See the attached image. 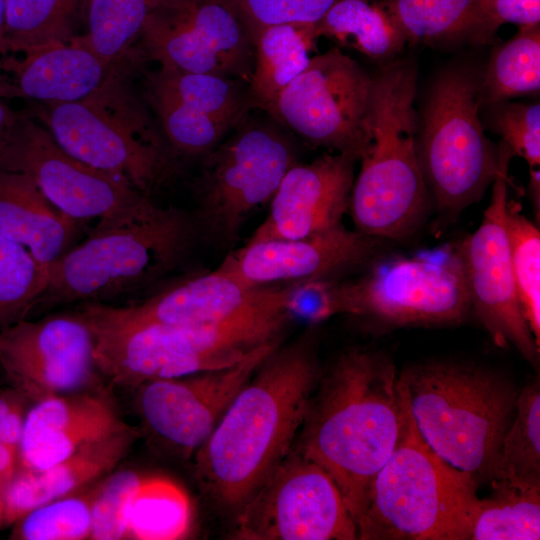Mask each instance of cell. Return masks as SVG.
<instances>
[{"instance_id": "41", "label": "cell", "mask_w": 540, "mask_h": 540, "mask_svg": "<svg viewBox=\"0 0 540 540\" xmlns=\"http://www.w3.org/2000/svg\"><path fill=\"white\" fill-rule=\"evenodd\" d=\"M238 14L253 40L263 28L282 23L316 24L341 0H224Z\"/></svg>"}, {"instance_id": "33", "label": "cell", "mask_w": 540, "mask_h": 540, "mask_svg": "<svg viewBox=\"0 0 540 540\" xmlns=\"http://www.w3.org/2000/svg\"><path fill=\"white\" fill-rule=\"evenodd\" d=\"M88 0H5L6 38L10 53L68 43Z\"/></svg>"}, {"instance_id": "37", "label": "cell", "mask_w": 540, "mask_h": 540, "mask_svg": "<svg viewBox=\"0 0 540 540\" xmlns=\"http://www.w3.org/2000/svg\"><path fill=\"white\" fill-rule=\"evenodd\" d=\"M511 268L522 314L540 344V231L508 199L505 213Z\"/></svg>"}, {"instance_id": "20", "label": "cell", "mask_w": 540, "mask_h": 540, "mask_svg": "<svg viewBox=\"0 0 540 540\" xmlns=\"http://www.w3.org/2000/svg\"><path fill=\"white\" fill-rule=\"evenodd\" d=\"M390 244L342 223L302 238L245 243L216 269L249 287L336 280L383 258Z\"/></svg>"}, {"instance_id": "4", "label": "cell", "mask_w": 540, "mask_h": 540, "mask_svg": "<svg viewBox=\"0 0 540 540\" xmlns=\"http://www.w3.org/2000/svg\"><path fill=\"white\" fill-rule=\"evenodd\" d=\"M416 82L408 61L391 62L373 77L349 198L354 229L390 242L419 229L430 201L416 154Z\"/></svg>"}, {"instance_id": "15", "label": "cell", "mask_w": 540, "mask_h": 540, "mask_svg": "<svg viewBox=\"0 0 540 540\" xmlns=\"http://www.w3.org/2000/svg\"><path fill=\"white\" fill-rule=\"evenodd\" d=\"M498 169L491 199L477 229L456 247L473 313L495 345L515 347L532 364L539 358L537 344L522 314L513 278L505 213L508 202L510 148L497 147Z\"/></svg>"}, {"instance_id": "10", "label": "cell", "mask_w": 540, "mask_h": 540, "mask_svg": "<svg viewBox=\"0 0 540 540\" xmlns=\"http://www.w3.org/2000/svg\"><path fill=\"white\" fill-rule=\"evenodd\" d=\"M294 143L284 127L248 115L202 159L194 181L191 214L198 237L230 248L260 205L270 202L286 172L297 163Z\"/></svg>"}, {"instance_id": "35", "label": "cell", "mask_w": 540, "mask_h": 540, "mask_svg": "<svg viewBox=\"0 0 540 540\" xmlns=\"http://www.w3.org/2000/svg\"><path fill=\"white\" fill-rule=\"evenodd\" d=\"M165 0H88L87 32L78 36L111 65L133 48L148 16Z\"/></svg>"}, {"instance_id": "24", "label": "cell", "mask_w": 540, "mask_h": 540, "mask_svg": "<svg viewBox=\"0 0 540 540\" xmlns=\"http://www.w3.org/2000/svg\"><path fill=\"white\" fill-rule=\"evenodd\" d=\"M84 224L57 209L27 175L0 170V234L48 270L77 243Z\"/></svg>"}, {"instance_id": "14", "label": "cell", "mask_w": 540, "mask_h": 540, "mask_svg": "<svg viewBox=\"0 0 540 540\" xmlns=\"http://www.w3.org/2000/svg\"><path fill=\"white\" fill-rule=\"evenodd\" d=\"M138 41L159 67L250 82L254 40L224 0H165L145 20Z\"/></svg>"}, {"instance_id": "30", "label": "cell", "mask_w": 540, "mask_h": 540, "mask_svg": "<svg viewBox=\"0 0 540 540\" xmlns=\"http://www.w3.org/2000/svg\"><path fill=\"white\" fill-rule=\"evenodd\" d=\"M492 481L540 488V388L535 381L519 392L493 468Z\"/></svg>"}, {"instance_id": "40", "label": "cell", "mask_w": 540, "mask_h": 540, "mask_svg": "<svg viewBox=\"0 0 540 540\" xmlns=\"http://www.w3.org/2000/svg\"><path fill=\"white\" fill-rule=\"evenodd\" d=\"M491 125L514 156L529 168L540 165V106L502 101L492 104Z\"/></svg>"}, {"instance_id": "49", "label": "cell", "mask_w": 540, "mask_h": 540, "mask_svg": "<svg viewBox=\"0 0 540 540\" xmlns=\"http://www.w3.org/2000/svg\"><path fill=\"white\" fill-rule=\"evenodd\" d=\"M3 520V505L2 500L0 499V522Z\"/></svg>"}, {"instance_id": "43", "label": "cell", "mask_w": 540, "mask_h": 540, "mask_svg": "<svg viewBox=\"0 0 540 540\" xmlns=\"http://www.w3.org/2000/svg\"><path fill=\"white\" fill-rule=\"evenodd\" d=\"M507 23L520 27L540 24V0H478L468 39L486 44Z\"/></svg>"}, {"instance_id": "13", "label": "cell", "mask_w": 540, "mask_h": 540, "mask_svg": "<svg viewBox=\"0 0 540 540\" xmlns=\"http://www.w3.org/2000/svg\"><path fill=\"white\" fill-rule=\"evenodd\" d=\"M233 536L240 540H354L358 532L331 476L293 448L238 511Z\"/></svg>"}, {"instance_id": "45", "label": "cell", "mask_w": 540, "mask_h": 540, "mask_svg": "<svg viewBox=\"0 0 540 540\" xmlns=\"http://www.w3.org/2000/svg\"><path fill=\"white\" fill-rule=\"evenodd\" d=\"M10 53L6 38L5 0H0V97H18L16 89L7 76L6 62Z\"/></svg>"}, {"instance_id": "47", "label": "cell", "mask_w": 540, "mask_h": 540, "mask_svg": "<svg viewBox=\"0 0 540 540\" xmlns=\"http://www.w3.org/2000/svg\"><path fill=\"white\" fill-rule=\"evenodd\" d=\"M0 97V163L21 113L12 110Z\"/></svg>"}, {"instance_id": "42", "label": "cell", "mask_w": 540, "mask_h": 540, "mask_svg": "<svg viewBox=\"0 0 540 540\" xmlns=\"http://www.w3.org/2000/svg\"><path fill=\"white\" fill-rule=\"evenodd\" d=\"M143 476L124 470L101 482L92 507L89 539L119 540L126 538V511L135 488Z\"/></svg>"}, {"instance_id": "38", "label": "cell", "mask_w": 540, "mask_h": 540, "mask_svg": "<svg viewBox=\"0 0 540 540\" xmlns=\"http://www.w3.org/2000/svg\"><path fill=\"white\" fill-rule=\"evenodd\" d=\"M48 275L27 249L0 234V330L30 315Z\"/></svg>"}, {"instance_id": "3", "label": "cell", "mask_w": 540, "mask_h": 540, "mask_svg": "<svg viewBox=\"0 0 540 540\" xmlns=\"http://www.w3.org/2000/svg\"><path fill=\"white\" fill-rule=\"evenodd\" d=\"M198 238L191 214L160 207L150 195L98 220L50 268L30 314L69 304H115L174 271Z\"/></svg>"}, {"instance_id": "32", "label": "cell", "mask_w": 540, "mask_h": 540, "mask_svg": "<svg viewBox=\"0 0 540 540\" xmlns=\"http://www.w3.org/2000/svg\"><path fill=\"white\" fill-rule=\"evenodd\" d=\"M493 493L478 501L473 540H535L540 538V488L492 481Z\"/></svg>"}, {"instance_id": "8", "label": "cell", "mask_w": 540, "mask_h": 540, "mask_svg": "<svg viewBox=\"0 0 540 540\" xmlns=\"http://www.w3.org/2000/svg\"><path fill=\"white\" fill-rule=\"evenodd\" d=\"M383 259L355 279L305 283L301 310L316 321L342 313L383 327L455 325L471 314L455 251L437 258Z\"/></svg>"}, {"instance_id": "6", "label": "cell", "mask_w": 540, "mask_h": 540, "mask_svg": "<svg viewBox=\"0 0 540 540\" xmlns=\"http://www.w3.org/2000/svg\"><path fill=\"white\" fill-rule=\"evenodd\" d=\"M410 414L427 444L474 479H491L519 392L496 372L432 361L399 373Z\"/></svg>"}, {"instance_id": "39", "label": "cell", "mask_w": 540, "mask_h": 540, "mask_svg": "<svg viewBox=\"0 0 540 540\" xmlns=\"http://www.w3.org/2000/svg\"><path fill=\"white\" fill-rule=\"evenodd\" d=\"M100 483L81 493H73L41 505L16 523L12 538L23 540L89 539L92 507Z\"/></svg>"}, {"instance_id": "31", "label": "cell", "mask_w": 540, "mask_h": 540, "mask_svg": "<svg viewBox=\"0 0 540 540\" xmlns=\"http://www.w3.org/2000/svg\"><path fill=\"white\" fill-rule=\"evenodd\" d=\"M540 89V25L523 26L495 48L480 80L482 103L495 104Z\"/></svg>"}, {"instance_id": "12", "label": "cell", "mask_w": 540, "mask_h": 540, "mask_svg": "<svg viewBox=\"0 0 540 540\" xmlns=\"http://www.w3.org/2000/svg\"><path fill=\"white\" fill-rule=\"evenodd\" d=\"M293 286L249 287L215 269L125 305L85 303L78 308L93 323L114 327H225L288 322Z\"/></svg>"}, {"instance_id": "29", "label": "cell", "mask_w": 540, "mask_h": 540, "mask_svg": "<svg viewBox=\"0 0 540 540\" xmlns=\"http://www.w3.org/2000/svg\"><path fill=\"white\" fill-rule=\"evenodd\" d=\"M192 508L185 491L161 477H143L126 511V538L175 540L190 528Z\"/></svg>"}, {"instance_id": "34", "label": "cell", "mask_w": 540, "mask_h": 540, "mask_svg": "<svg viewBox=\"0 0 540 540\" xmlns=\"http://www.w3.org/2000/svg\"><path fill=\"white\" fill-rule=\"evenodd\" d=\"M143 97L178 160L203 159L238 126L197 111L146 86Z\"/></svg>"}, {"instance_id": "5", "label": "cell", "mask_w": 540, "mask_h": 540, "mask_svg": "<svg viewBox=\"0 0 540 540\" xmlns=\"http://www.w3.org/2000/svg\"><path fill=\"white\" fill-rule=\"evenodd\" d=\"M144 60L134 47L111 64L88 96L67 103L39 102L33 115L68 154L150 195L180 172V161L132 84L133 71Z\"/></svg>"}, {"instance_id": "1", "label": "cell", "mask_w": 540, "mask_h": 540, "mask_svg": "<svg viewBox=\"0 0 540 540\" xmlns=\"http://www.w3.org/2000/svg\"><path fill=\"white\" fill-rule=\"evenodd\" d=\"M320 377L310 334L259 365L194 454L197 481L217 507L236 515L293 450Z\"/></svg>"}, {"instance_id": "44", "label": "cell", "mask_w": 540, "mask_h": 540, "mask_svg": "<svg viewBox=\"0 0 540 540\" xmlns=\"http://www.w3.org/2000/svg\"><path fill=\"white\" fill-rule=\"evenodd\" d=\"M24 421L20 400L12 395H0V442L19 447Z\"/></svg>"}, {"instance_id": "11", "label": "cell", "mask_w": 540, "mask_h": 540, "mask_svg": "<svg viewBox=\"0 0 540 540\" xmlns=\"http://www.w3.org/2000/svg\"><path fill=\"white\" fill-rule=\"evenodd\" d=\"M89 322L95 334V359L101 375L131 387L234 365L255 348L279 340L286 325L269 322L225 327H114Z\"/></svg>"}, {"instance_id": "48", "label": "cell", "mask_w": 540, "mask_h": 540, "mask_svg": "<svg viewBox=\"0 0 540 540\" xmlns=\"http://www.w3.org/2000/svg\"><path fill=\"white\" fill-rule=\"evenodd\" d=\"M529 182L528 190L529 195L534 205V208H537V213L539 214L540 206V170L539 167L529 168Z\"/></svg>"}, {"instance_id": "36", "label": "cell", "mask_w": 540, "mask_h": 540, "mask_svg": "<svg viewBox=\"0 0 540 540\" xmlns=\"http://www.w3.org/2000/svg\"><path fill=\"white\" fill-rule=\"evenodd\" d=\"M406 41L434 43L468 38L478 0H384Z\"/></svg>"}, {"instance_id": "16", "label": "cell", "mask_w": 540, "mask_h": 540, "mask_svg": "<svg viewBox=\"0 0 540 540\" xmlns=\"http://www.w3.org/2000/svg\"><path fill=\"white\" fill-rule=\"evenodd\" d=\"M373 77L338 47L312 56L265 110L314 146L358 155Z\"/></svg>"}, {"instance_id": "9", "label": "cell", "mask_w": 540, "mask_h": 540, "mask_svg": "<svg viewBox=\"0 0 540 540\" xmlns=\"http://www.w3.org/2000/svg\"><path fill=\"white\" fill-rule=\"evenodd\" d=\"M481 104L480 80L450 69L436 79L419 120L417 159L429 196L446 219L481 200L497 173L498 152L484 133Z\"/></svg>"}, {"instance_id": "2", "label": "cell", "mask_w": 540, "mask_h": 540, "mask_svg": "<svg viewBox=\"0 0 540 540\" xmlns=\"http://www.w3.org/2000/svg\"><path fill=\"white\" fill-rule=\"evenodd\" d=\"M319 382L296 450L331 476L357 525L373 478L404 434L406 395L393 362L362 348L340 354Z\"/></svg>"}, {"instance_id": "27", "label": "cell", "mask_w": 540, "mask_h": 540, "mask_svg": "<svg viewBox=\"0 0 540 540\" xmlns=\"http://www.w3.org/2000/svg\"><path fill=\"white\" fill-rule=\"evenodd\" d=\"M315 32L374 60L392 59L407 42L384 0H341L315 24Z\"/></svg>"}, {"instance_id": "18", "label": "cell", "mask_w": 540, "mask_h": 540, "mask_svg": "<svg viewBox=\"0 0 540 540\" xmlns=\"http://www.w3.org/2000/svg\"><path fill=\"white\" fill-rule=\"evenodd\" d=\"M0 170L27 175L57 209L81 223L109 217L147 195L127 179L71 156L42 124L23 113Z\"/></svg>"}, {"instance_id": "25", "label": "cell", "mask_w": 540, "mask_h": 540, "mask_svg": "<svg viewBox=\"0 0 540 540\" xmlns=\"http://www.w3.org/2000/svg\"><path fill=\"white\" fill-rule=\"evenodd\" d=\"M111 65L75 36L68 43L38 47L8 58L6 71L19 96L40 103L79 101L105 79Z\"/></svg>"}, {"instance_id": "17", "label": "cell", "mask_w": 540, "mask_h": 540, "mask_svg": "<svg viewBox=\"0 0 540 540\" xmlns=\"http://www.w3.org/2000/svg\"><path fill=\"white\" fill-rule=\"evenodd\" d=\"M0 367L18 392L37 401L80 392L101 376L94 330L79 308L1 329Z\"/></svg>"}, {"instance_id": "7", "label": "cell", "mask_w": 540, "mask_h": 540, "mask_svg": "<svg viewBox=\"0 0 540 540\" xmlns=\"http://www.w3.org/2000/svg\"><path fill=\"white\" fill-rule=\"evenodd\" d=\"M478 501L474 477L433 451L409 411L399 444L369 486L358 538L470 539Z\"/></svg>"}, {"instance_id": "21", "label": "cell", "mask_w": 540, "mask_h": 540, "mask_svg": "<svg viewBox=\"0 0 540 540\" xmlns=\"http://www.w3.org/2000/svg\"><path fill=\"white\" fill-rule=\"evenodd\" d=\"M357 162L358 155L350 151L297 162L282 178L267 217L246 243L302 238L342 224Z\"/></svg>"}, {"instance_id": "22", "label": "cell", "mask_w": 540, "mask_h": 540, "mask_svg": "<svg viewBox=\"0 0 540 540\" xmlns=\"http://www.w3.org/2000/svg\"><path fill=\"white\" fill-rule=\"evenodd\" d=\"M130 427L104 395L74 392L49 397L25 416L19 459L24 469L47 468Z\"/></svg>"}, {"instance_id": "26", "label": "cell", "mask_w": 540, "mask_h": 540, "mask_svg": "<svg viewBox=\"0 0 540 540\" xmlns=\"http://www.w3.org/2000/svg\"><path fill=\"white\" fill-rule=\"evenodd\" d=\"M318 37L315 25L282 23L260 30L255 38V61L248 97L252 109L266 110L312 58Z\"/></svg>"}, {"instance_id": "28", "label": "cell", "mask_w": 540, "mask_h": 540, "mask_svg": "<svg viewBox=\"0 0 540 540\" xmlns=\"http://www.w3.org/2000/svg\"><path fill=\"white\" fill-rule=\"evenodd\" d=\"M144 86L234 125H239L252 110L248 84L238 79L159 67L144 72Z\"/></svg>"}, {"instance_id": "19", "label": "cell", "mask_w": 540, "mask_h": 540, "mask_svg": "<svg viewBox=\"0 0 540 540\" xmlns=\"http://www.w3.org/2000/svg\"><path fill=\"white\" fill-rule=\"evenodd\" d=\"M279 340L263 344L234 365L138 386L137 408L149 434L168 450L194 455L241 388Z\"/></svg>"}, {"instance_id": "23", "label": "cell", "mask_w": 540, "mask_h": 540, "mask_svg": "<svg viewBox=\"0 0 540 540\" xmlns=\"http://www.w3.org/2000/svg\"><path fill=\"white\" fill-rule=\"evenodd\" d=\"M138 436L130 427L89 444L47 468H23L14 474L3 492V520L17 522L41 505L86 488L112 471Z\"/></svg>"}, {"instance_id": "46", "label": "cell", "mask_w": 540, "mask_h": 540, "mask_svg": "<svg viewBox=\"0 0 540 540\" xmlns=\"http://www.w3.org/2000/svg\"><path fill=\"white\" fill-rule=\"evenodd\" d=\"M19 458L18 447L0 442V499L16 473V462Z\"/></svg>"}]
</instances>
